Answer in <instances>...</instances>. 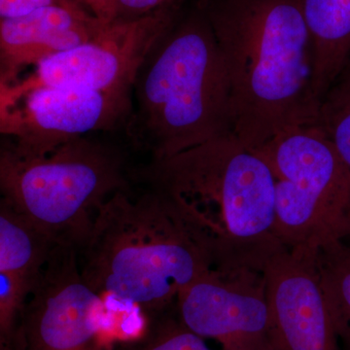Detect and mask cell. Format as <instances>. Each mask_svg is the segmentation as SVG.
I'll list each match as a JSON object with an SVG mask.
<instances>
[{
	"instance_id": "1",
	"label": "cell",
	"mask_w": 350,
	"mask_h": 350,
	"mask_svg": "<svg viewBox=\"0 0 350 350\" xmlns=\"http://www.w3.org/2000/svg\"><path fill=\"white\" fill-rule=\"evenodd\" d=\"M231 88L232 135L250 150L294 126L319 125L312 38L301 0H195Z\"/></svg>"
},
{
	"instance_id": "2",
	"label": "cell",
	"mask_w": 350,
	"mask_h": 350,
	"mask_svg": "<svg viewBox=\"0 0 350 350\" xmlns=\"http://www.w3.org/2000/svg\"><path fill=\"white\" fill-rule=\"evenodd\" d=\"M139 174L169 200L214 271L264 273L286 250L275 231L273 172L234 135L152 161Z\"/></svg>"
},
{
	"instance_id": "3",
	"label": "cell",
	"mask_w": 350,
	"mask_h": 350,
	"mask_svg": "<svg viewBox=\"0 0 350 350\" xmlns=\"http://www.w3.org/2000/svg\"><path fill=\"white\" fill-rule=\"evenodd\" d=\"M83 250L80 271L112 312L153 315L213 271L165 196L118 191L101 204Z\"/></svg>"
},
{
	"instance_id": "4",
	"label": "cell",
	"mask_w": 350,
	"mask_h": 350,
	"mask_svg": "<svg viewBox=\"0 0 350 350\" xmlns=\"http://www.w3.org/2000/svg\"><path fill=\"white\" fill-rule=\"evenodd\" d=\"M125 126L152 161L232 135L231 88L211 25L199 7L180 9L138 69Z\"/></svg>"
},
{
	"instance_id": "5",
	"label": "cell",
	"mask_w": 350,
	"mask_h": 350,
	"mask_svg": "<svg viewBox=\"0 0 350 350\" xmlns=\"http://www.w3.org/2000/svg\"><path fill=\"white\" fill-rule=\"evenodd\" d=\"M1 200L57 244L81 248L101 204L129 190L124 162L112 147L84 137L40 156L0 148Z\"/></svg>"
},
{
	"instance_id": "6",
	"label": "cell",
	"mask_w": 350,
	"mask_h": 350,
	"mask_svg": "<svg viewBox=\"0 0 350 350\" xmlns=\"http://www.w3.org/2000/svg\"><path fill=\"white\" fill-rule=\"evenodd\" d=\"M275 180V231L288 250L350 239V167L319 125L294 126L253 150Z\"/></svg>"
},
{
	"instance_id": "7",
	"label": "cell",
	"mask_w": 350,
	"mask_h": 350,
	"mask_svg": "<svg viewBox=\"0 0 350 350\" xmlns=\"http://www.w3.org/2000/svg\"><path fill=\"white\" fill-rule=\"evenodd\" d=\"M77 250H53L27 299L17 350H115L118 320L83 280Z\"/></svg>"
},
{
	"instance_id": "8",
	"label": "cell",
	"mask_w": 350,
	"mask_h": 350,
	"mask_svg": "<svg viewBox=\"0 0 350 350\" xmlns=\"http://www.w3.org/2000/svg\"><path fill=\"white\" fill-rule=\"evenodd\" d=\"M133 94L64 87L0 91L2 142L22 156H40L93 131L125 128Z\"/></svg>"
},
{
	"instance_id": "9",
	"label": "cell",
	"mask_w": 350,
	"mask_h": 350,
	"mask_svg": "<svg viewBox=\"0 0 350 350\" xmlns=\"http://www.w3.org/2000/svg\"><path fill=\"white\" fill-rule=\"evenodd\" d=\"M180 9L177 1L137 20L110 23L89 42L44 59L31 75L0 91L64 87L133 94L138 69Z\"/></svg>"
},
{
	"instance_id": "10",
	"label": "cell",
	"mask_w": 350,
	"mask_h": 350,
	"mask_svg": "<svg viewBox=\"0 0 350 350\" xmlns=\"http://www.w3.org/2000/svg\"><path fill=\"white\" fill-rule=\"evenodd\" d=\"M182 323L221 350H273L264 273L209 271L177 299Z\"/></svg>"
},
{
	"instance_id": "11",
	"label": "cell",
	"mask_w": 350,
	"mask_h": 350,
	"mask_svg": "<svg viewBox=\"0 0 350 350\" xmlns=\"http://www.w3.org/2000/svg\"><path fill=\"white\" fill-rule=\"evenodd\" d=\"M317 256L284 250L264 269L273 350H342L320 283Z\"/></svg>"
},
{
	"instance_id": "12",
	"label": "cell",
	"mask_w": 350,
	"mask_h": 350,
	"mask_svg": "<svg viewBox=\"0 0 350 350\" xmlns=\"http://www.w3.org/2000/svg\"><path fill=\"white\" fill-rule=\"evenodd\" d=\"M107 25L78 0L0 19V86H11L29 66L89 42Z\"/></svg>"
},
{
	"instance_id": "13",
	"label": "cell",
	"mask_w": 350,
	"mask_h": 350,
	"mask_svg": "<svg viewBox=\"0 0 350 350\" xmlns=\"http://www.w3.org/2000/svg\"><path fill=\"white\" fill-rule=\"evenodd\" d=\"M313 52V88L320 100L350 57V0H301Z\"/></svg>"
},
{
	"instance_id": "14",
	"label": "cell",
	"mask_w": 350,
	"mask_h": 350,
	"mask_svg": "<svg viewBox=\"0 0 350 350\" xmlns=\"http://www.w3.org/2000/svg\"><path fill=\"white\" fill-rule=\"evenodd\" d=\"M56 245L47 234L1 200L0 273L33 287Z\"/></svg>"
},
{
	"instance_id": "15",
	"label": "cell",
	"mask_w": 350,
	"mask_h": 350,
	"mask_svg": "<svg viewBox=\"0 0 350 350\" xmlns=\"http://www.w3.org/2000/svg\"><path fill=\"white\" fill-rule=\"evenodd\" d=\"M317 262L340 349L350 350V241L321 248Z\"/></svg>"
},
{
	"instance_id": "16",
	"label": "cell",
	"mask_w": 350,
	"mask_h": 350,
	"mask_svg": "<svg viewBox=\"0 0 350 350\" xmlns=\"http://www.w3.org/2000/svg\"><path fill=\"white\" fill-rule=\"evenodd\" d=\"M140 337L121 342L115 350H213L182 323L178 315L163 314Z\"/></svg>"
},
{
	"instance_id": "17",
	"label": "cell",
	"mask_w": 350,
	"mask_h": 350,
	"mask_svg": "<svg viewBox=\"0 0 350 350\" xmlns=\"http://www.w3.org/2000/svg\"><path fill=\"white\" fill-rule=\"evenodd\" d=\"M29 283L0 273V350H17L25 305L32 290Z\"/></svg>"
},
{
	"instance_id": "18",
	"label": "cell",
	"mask_w": 350,
	"mask_h": 350,
	"mask_svg": "<svg viewBox=\"0 0 350 350\" xmlns=\"http://www.w3.org/2000/svg\"><path fill=\"white\" fill-rule=\"evenodd\" d=\"M319 126L350 167V89L330 90L322 101Z\"/></svg>"
},
{
	"instance_id": "19",
	"label": "cell",
	"mask_w": 350,
	"mask_h": 350,
	"mask_svg": "<svg viewBox=\"0 0 350 350\" xmlns=\"http://www.w3.org/2000/svg\"><path fill=\"white\" fill-rule=\"evenodd\" d=\"M177 1L179 0H117L114 22L137 20Z\"/></svg>"
},
{
	"instance_id": "20",
	"label": "cell",
	"mask_w": 350,
	"mask_h": 350,
	"mask_svg": "<svg viewBox=\"0 0 350 350\" xmlns=\"http://www.w3.org/2000/svg\"><path fill=\"white\" fill-rule=\"evenodd\" d=\"M66 0H0V19H13Z\"/></svg>"
},
{
	"instance_id": "21",
	"label": "cell",
	"mask_w": 350,
	"mask_h": 350,
	"mask_svg": "<svg viewBox=\"0 0 350 350\" xmlns=\"http://www.w3.org/2000/svg\"><path fill=\"white\" fill-rule=\"evenodd\" d=\"M101 22L110 24L116 17L117 0H78Z\"/></svg>"
},
{
	"instance_id": "22",
	"label": "cell",
	"mask_w": 350,
	"mask_h": 350,
	"mask_svg": "<svg viewBox=\"0 0 350 350\" xmlns=\"http://www.w3.org/2000/svg\"><path fill=\"white\" fill-rule=\"evenodd\" d=\"M333 88L335 89L349 90L350 89V57L349 62L345 64L344 70L338 76L337 81ZM332 88V89H333Z\"/></svg>"
},
{
	"instance_id": "23",
	"label": "cell",
	"mask_w": 350,
	"mask_h": 350,
	"mask_svg": "<svg viewBox=\"0 0 350 350\" xmlns=\"http://www.w3.org/2000/svg\"><path fill=\"white\" fill-rule=\"evenodd\" d=\"M349 241H350V239H349Z\"/></svg>"
}]
</instances>
